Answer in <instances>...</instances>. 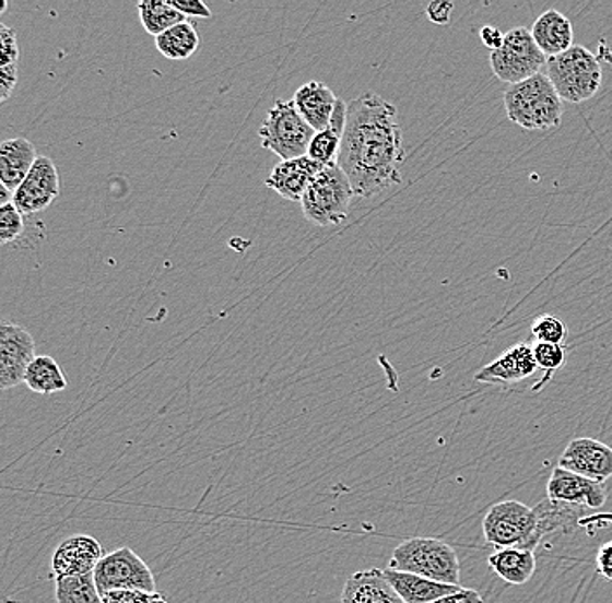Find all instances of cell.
<instances>
[{
    "label": "cell",
    "instance_id": "obj_22",
    "mask_svg": "<svg viewBox=\"0 0 612 603\" xmlns=\"http://www.w3.org/2000/svg\"><path fill=\"white\" fill-rule=\"evenodd\" d=\"M534 511L538 519V540L541 543L546 535L573 534L581 525L588 510L581 506L552 501L546 497L540 505L534 506Z\"/></svg>",
    "mask_w": 612,
    "mask_h": 603
},
{
    "label": "cell",
    "instance_id": "obj_39",
    "mask_svg": "<svg viewBox=\"0 0 612 603\" xmlns=\"http://www.w3.org/2000/svg\"><path fill=\"white\" fill-rule=\"evenodd\" d=\"M482 43L485 47H490L491 52L497 51L505 43V34L496 26H484L481 31Z\"/></svg>",
    "mask_w": 612,
    "mask_h": 603
},
{
    "label": "cell",
    "instance_id": "obj_13",
    "mask_svg": "<svg viewBox=\"0 0 612 603\" xmlns=\"http://www.w3.org/2000/svg\"><path fill=\"white\" fill-rule=\"evenodd\" d=\"M549 499L581 506L587 510H599L608 501V487L602 482L590 481L587 476L557 466L550 476Z\"/></svg>",
    "mask_w": 612,
    "mask_h": 603
},
{
    "label": "cell",
    "instance_id": "obj_15",
    "mask_svg": "<svg viewBox=\"0 0 612 603\" xmlns=\"http://www.w3.org/2000/svg\"><path fill=\"white\" fill-rule=\"evenodd\" d=\"M538 369L531 344L519 343L503 352L490 366L482 367L475 381L510 388L532 378Z\"/></svg>",
    "mask_w": 612,
    "mask_h": 603
},
{
    "label": "cell",
    "instance_id": "obj_20",
    "mask_svg": "<svg viewBox=\"0 0 612 603\" xmlns=\"http://www.w3.org/2000/svg\"><path fill=\"white\" fill-rule=\"evenodd\" d=\"M532 38L546 58L569 51L574 46L573 23L555 9L544 11L531 28Z\"/></svg>",
    "mask_w": 612,
    "mask_h": 603
},
{
    "label": "cell",
    "instance_id": "obj_5",
    "mask_svg": "<svg viewBox=\"0 0 612 603\" xmlns=\"http://www.w3.org/2000/svg\"><path fill=\"white\" fill-rule=\"evenodd\" d=\"M353 197L350 179L334 162L323 166L303 196V216L317 226L340 225L349 217Z\"/></svg>",
    "mask_w": 612,
    "mask_h": 603
},
{
    "label": "cell",
    "instance_id": "obj_34",
    "mask_svg": "<svg viewBox=\"0 0 612 603\" xmlns=\"http://www.w3.org/2000/svg\"><path fill=\"white\" fill-rule=\"evenodd\" d=\"M173 8L178 9L185 16L211 17V9L200 0H167Z\"/></svg>",
    "mask_w": 612,
    "mask_h": 603
},
{
    "label": "cell",
    "instance_id": "obj_23",
    "mask_svg": "<svg viewBox=\"0 0 612 603\" xmlns=\"http://www.w3.org/2000/svg\"><path fill=\"white\" fill-rule=\"evenodd\" d=\"M487 566L496 574L497 578L503 579L508 584L522 587L534 576L536 555L531 549H497L487 560Z\"/></svg>",
    "mask_w": 612,
    "mask_h": 603
},
{
    "label": "cell",
    "instance_id": "obj_26",
    "mask_svg": "<svg viewBox=\"0 0 612 603\" xmlns=\"http://www.w3.org/2000/svg\"><path fill=\"white\" fill-rule=\"evenodd\" d=\"M200 38L193 23L184 22L155 37V46L167 60H188L199 49Z\"/></svg>",
    "mask_w": 612,
    "mask_h": 603
},
{
    "label": "cell",
    "instance_id": "obj_9",
    "mask_svg": "<svg viewBox=\"0 0 612 603\" xmlns=\"http://www.w3.org/2000/svg\"><path fill=\"white\" fill-rule=\"evenodd\" d=\"M102 595L110 591L155 593V576L145 560L128 546L108 553L94 570Z\"/></svg>",
    "mask_w": 612,
    "mask_h": 603
},
{
    "label": "cell",
    "instance_id": "obj_11",
    "mask_svg": "<svg viewBox=\"0 0 612 603\" xmlns=\"http://www.w3.org/2000/svg\"><path fill=\"white\" fill-rule=\"evenodd\" d=\"M60 175L49 157H38L25 181L14 191L13 204L25 216L43 213L60 197Z\"/></svg>",
    "mask_w": 612,
    "mask_h": 603
},
{
    "label": "cell",
    "instance_id": "obj_2",
    "mask_svg": "<svg viewBox=\"0 0 612 603\" xmlns=\"http://www.w3.org/2000/svg\"><path fill=\"white\" fill-rule=\"evenodd\" d=\"M506 115L511 122L528 131H546L562 122L564 107L546 73L508 85L503 94Z\"/></svg>",
    "mask_w": 612,
    "mask_h": 603
},
{
    "label": "cell",
    "instance_id": "obj_24",
    "mask_svg": "<svg viewBox=\"0 0 612 603\" xmlns=\"http://www.w3.org/2000/svg\"><path fill=\"white\" fill-rule=\"evenodd\" d=\"M346 111H349V103L338 98L337 108H334L328 128L315 132L314 140H311L310 149H308V157L311 161L319 162L322 166H329L338 161L344 128H346Z\"/></svg>",
    "mask_w": 612,
    "mask_h": 603
},
{
    "label": "cell",
    "instance_id": "obj_33",
    "mask_svg": "<svg viewBox=\"0 0 612 603\" xmlns=\"http://www.w3.org/2000/svg\"><path fill=\"white\" fill-rule=\"evenodd\" d=\"M103 603H167V600L157 591H110L103 595Z\"/></svg>",
    "mask_w": 612,
    "mask_h": 603
},
{
    "label": "cell",
    "instance_id": "obj_36",
    "mask_svg": "<svg viewBox=\"0 0 612 603\" xmlns=\"http://www.w3.org/2000/svg\"><path fill=\"white\" fill-rule=\"evenodd\" d=\"M17 82V64L0 69V102H8Z\"/></svg>",
    "mask_w": 612,
    "mask_h": 603
},
{
    "label": "cell",
    "instance_id": "obj_32",
    "mask_svg": "<svg viewBox=\"0 0 612 603\" xmlns=\"http://www.w3.org/2000/svg\"><path fill=\"white\" fill-rule=\"evenodd\" d=\"M0 69L13 67L20 60V49H17L16 32L9 28L4 23H0Z\"/></svg>",
    "mask_w": 612,
    "mask_h": 603
},
{
    "label": "cell",
    "instance_id": "obj_12",
    "mask_svg": "<svg viewBox=\"0 0 612 603\" xmlns=\"http://www.w3.org/2000/svg\"><path fill=\"white\" fill-rule=\"evenodd\" d=\"M558 466L605 484L612 478V447L596 438H574L558 459Z\"/></svg>",
    "mask_w": 612,
    "mask_h": 603
},
{
    "label": "cell",
    "instance_id": "obj_29",
    "mask_svg": "<svg viewBox=\"0 0 612 603\" xmlns=\"http://www.w3.org/2000/svg\"><path fill=\"white\" fill-rule=\"evenodd\" d=\"M531 332L536 343L564 344L567 338L566 323L553 315L536 317Z\"/></svg>",
    "mask_w": 612,
    "mask_h": 603
},
{
    "label": "cell",
    "instance_id": "obj_4",
    "mask_svg": "<svg viewBox=\"0 0 612 603\" xmlns=\"http://www.w3.org/2000/svg\"><path fill=\"white\" fill-rule=\"evenodd\" d=\"M546 75L552 81L562 102H588L602 84V69L593 52L574 44L569 51L546 60Z\"/></svg>",
    "mask_w": 612,
    "mask_h": 603
},
{
    "label": "cell",
    "instance_id": "obj_37",
    "mask_svg": "<svg viewBox=\"0 0 612 603\" xmlns=\"http://www.w3.org/2000/svg\"><path fill=\"white\" fill-rule=\"evenodd\" d=\"M597 570L602 578L612 581V541L605 543L597 553Z\"/></svg>",
    "mask_w": 612,
    "mask_h": 603
},
{
    "label": "cell",
    "instance_id": "obj_25",
    "mask_svg": "<svg viewBox=\"0 0 612 603\" xmlns=\"http://www.w3.org/2000/svg\"><path fill=\"white\" fill-rule=\"evenodd\" d=\"M25 385L28 390L38 395H52V393L67 390L69 381L64 378L63 370L55 358L40 355V357H35L26 370Z\"/></svg>",
    "mask_w": 612,
    "mask_h": 603
},
{
    "label": "cell",
    "instance_id": "obj_7",
    "mask_svg": "<svg viewBox=\"0 0 612 603\" xmlns=\"http://www.w3.org/2000/svg\"><path fill=\"white\" fill-rule=\"evenodd\" d=\"M314 137V128L303 119L293 99L276 102L260 129L261 146L282 161L306 157Z\"/></svg>",
    "mask_w": 612,
    "mask_h": 603
},
{
    "label": "cell",
    "instance_id": "obj_38",
    "mask_svg": "<svg viewBox=\"0 0 612 603\" xmlns=\"http://www.w3.org/2000/svg\"><path fill=\"white\" fill-rule=\"evenodd\" d=\"M434 603H484V599H482L479 591L461 588V590L456 591L452 595L444 596V599L437 600Z\"/></svg>",
    "mask_w": 612,
    "mask_h": 603
},
{
    "label": "cell",
    "instance_id": "obj_21",
    "mask_svg": "<svg viewBox=\"0 0 612 603\" xmlns=\"http://www.w3.org/2000/svg\"><path fill=\"white\" fill-rule=\"evenodd\" d=\"M382 572L387 576L393 590L399 593L400 599L404 600V603H434L461 590V587L443 584V582L421 578L416 574L400 572V570H393L390 567H387Z\"/></svg>",
    "mask_w": 612,
    "mask_h": 603
},
{
    "label": "cell",
    "instance_id": "obj_10",
    "mask_svg": "<svg viewBox=\"0 0 612 603\" xmlns=\"http://www.w3.org/2000/svg\"><path fill=\"white\" fill-rule=\"evenodd\" d=\"M35 341L23 326L2 320L0 326V388L11 390L25 382V375L35 360Z\"/></svg>",
    "mask_w": 612,
    "mask_h": 603
},
{
    "label": "cell",
    "instance_id": "obj_14",
    "mask_svg": "<svg viewBox=\"0 0 612 603\" xmlns=\"http://www.w3.org/2000/svg\"><path fill=\"white\" fill-rule=\"evenodd\" d=\"M105 557L102 544L91 535H70L58 544L52 555L51 569L56 579L93 574Z\"/></svg>",
    "mask_w": 612,
    "mask_h": 603
},
{
    "label": "cell",
    "instance_id": "obj_19",
    "mask_svg": "<svg viewBox=\"0 0 612 603\" xmlns=\"http://www.w3.org/2000/svg\"><path fill=\"white\" fill-rule=\"evenodd\" d=\"M293 102L303 119L310 123L315 132H320L331 122L338 98L328 85L311 81L294 93Z\"/></svg>",
    "mask_w": 612,
    "mask_h": 603
},
{
    "label": "cell",
    "instance_id": "obj_28",
    "mask_svg": "<svg viewBox=\"0 0 612 603\" xmlns=\"http://www.w3.org/2000/svg\"><path fill=\"white\" fill-rule=\"evenodd\" d=\"M55 596L58 603H103L94 572L56 579Z\"/></svg>",
    "mask_w": 612,
    "mask_h": 603
},
{
    "label": "cell",
    "instance_id": "obj_16",
    "mask_svg": "<svg viewBox=\"0 0 612 603\" xmlns=\"http://www.w3.org/2000/svg\"><path fill=\"white\" fill-rule=\"evenodd\" d=\"M322 169V164L311 161L308 155L294 158V161H282L272 170V175L268 176L264 185L270 190L276 191L282 199L302 202L303 196L310 187L311 181L317 178Z\"/></svg>",
    "mask_w": 612,
    "mask_h": 603
},
{
    "label": "cell",
    "instance_id": "obj_3",
    "mask_svg": "<svg viewBox=\"0 0 612 603\" xmlns=\"http://www.w3.org/2000/svg\"><path fill=\"white\" fill-rule=\"evenodd\" d=\"M390 569L400 572L416 574L421 578L459 587L458 553L451 544L435 537H411L393 549L390 558Z\"/></svg>",
    "mask_w": 612,
    "mask_h": 603
},
{
    "label": "cell",
    "instance_id": "obj_6",
    "mask_svg": "<svg viewBox=\"0 0 612 603\" xmlns=\"http://www.w3.org/2000/svg\"><path fill=\"white\" fill-rule=\"evenodd\" d=\"M482 532L496 549L522 548L534 552L540 546L534 508L520 501H502L491 506L482 522Z\"/></svg>",
    "mask_w": 612,
    "mask_h": 603
},
{
    "label": "cell",
    "instance_id": "obj_31",
    "mask_svg": "<svg viewBox=\"0 0 612 603\" xmlns=\"http://www.w3.org/2000/svg\"><path fill=\"white\" fill-rule=\"evenodd\" d=\"M532 350H534L536 364L546 373L549 379L555 370L562 369L566 364V344L536 343Z\"/></svg>",
    "mask_w": 612,
    "mask_h": 603
},
{
    "label": "cell",
    "instance_id": "obj_17",
    "mask_svg": "<svg viewBox=\"0 0 612 603\" xmlns=\"http://www.w3.org/2000/svg\"><path fill=\"white\" fill-rule=\"evenodd\" d=\"M341 603H404L379 569L358 570L346 579Z\"/></svg>",
    "mask_w": 612,
    "mask_h": 603
},
{
    "label": "cell",
    "instance_id": "obj_35",
    "mask_svg": "<svg viewBox=\"0 0 612 603\" xmlns=\"http://www.w3.org/2000/svg\"><path fill=\"white\" fill-rule=\"evenodd\" d=\"M452 9L455 4L452 2H446V0H435L426 9V14H428V20L435 25H447L451 22Z\"/></svg>",
    "mask_w": 612,
    "mask_h": 603
},
{
    "label": "cell",
    "instance_id": "obj_27",
    "mask_svg": "<svg viewBox=\"0 0 612 603\" xmlns=\"http://www.w3.org/2000/svg\"><path fill=\"white\" fill-rule=\"evenodd\" d=\"M138 13H140V22L146 34L153 35V37H158L179 23L188 22L185 14L179 13L178 9L164 0H141L138 4Z\"/></svg>",
    "mask_w": 612,
    "mask_h": 603
},
{
    "label": "cell",
    "instance_id": "obj_30",
    "mask_svg": "<svg viewBox=\"0 0 612 603\" xmlns=\"http://www.w3.org/2000/svg\"><path fill=\"white\" fill-rule=\"evenodd\" d=\"M25 232V214L13 204L0 205V244L8 246Z\"/></svg>",
    "mask_w": 612,
    "mask_h": 603
},
{
    "label": "cell",
    "instance_id": "obj_18",
    "mask_svg": "<svg viewBox=\"0 0 612 603\" xmlns=\"http://www.w3.org/2000/svg\"><path fill=\"white\" fill-rule=\"evenodd\" d=\"M38 155L34 143L26 138H13L2 141L0 145V185L14 191L25 181L35 166Z\"/></svg>",
    "mask_w": 612,
    "mask_h": 603
},
{
    "label": "cell",
    "instance_id": "obj_8",
    "mask_svg": "<svg viewBox=\"0 0 612 603\" xmlns=\"http://www.w3.org/2000/svg\"><path fill=\"white\" fill-rule=\"evenodd\" d=\"M546 60L549 58L534 43L531 31L515 26L505 34L503 46L491 52L490 63L499 81L514 85L541 73V69L546 67Z\"/></svg>",
    "mask_w": 612,
    "mask_h": 603
},
{
    "label": "cell",
    "instance_id": "obj_1",
    "mask_svg": "<svg viewBox=\"0 0 612 603\" xmlns=\"http://www.w3.org/2000/svg\"><path fill=\"white\" fill-rule=\"evenodd\" d=\"M404 158L397 108L375 93L350 102L337 164L350 179L355 197L370 199L399 185Z\"/></svg>",
    "mask_w": 612,
    "mask_h": 603
}]
</instances>
